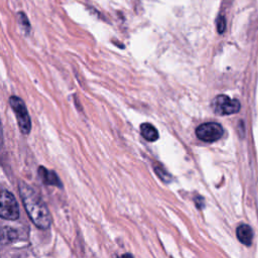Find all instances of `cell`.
<instances>
[{
    "label": "cell",
    "mask_w": 258,
    "mask_h": 258,
    "mask_svg": "<svg viewBox=\"0 0 258 258\" xmlns=\"http://www.w3.org/2000/svg\"><path fill=\"white\" fill-rule=\"evenodd\" d=\"M17 238V231L9 228V227H4L0 229V243L1 244H8L16 240Z\"/></svg>",
    "instance_id": "cell-8"
},
{
    "label": "cell",
    "mask_w": 258,
    "mask_h": 258,
    "mask_svg": "<svg viewBox=\"0 0 258 258\" xmlns=\"http://www.w3.org/2000/svg\"><path fill=\"white\" fill-rule=\"evenodd\" d=\"M212 108L218 115H231L240 111L241 105L237 99H232L227 95H218L212 102Z\"/></svg>",
    "instance_id": "cell-3"
},
{
    "label": "cell",
    "mask_w": 258,
    "mask_h": 258,
    "mask_svg": "<svg viewBox=\"0 0 258 258\" xmlns=\"http://www.w3.org/2000/svg\"><path fill=\"white\" fill-rule=\"evenodd\" d=\"M140 133H141L142 137L145 140L149 141V142H153V141H156L158 139V131L150 123H143V124H141V126H140Z\"/></svg>",
    "instance_id": "cell-7"
},
{
    "label": "cell",
    "mask_w": 258,
    "mask_h": 258,
    "mask_svg": "<svg viewBox=\"0 0 258 258\" xmlns=\"http://www.w3.org/2000/svg\"><path fill=\"white\" fill-rule=\"evenodd\" d=\"M17 18H18L19 24H20L21 27L24 29V31L28 32L29 29H30V24H29V21H28L26 15H25L23 12H19V13L17 14Z\"/></svg>",
    "instance_id": "cell-10"
},
{
    "label": "cell",
    "mask_w": 258,
    "mask_h": 258,
    "mask_svg": "<svg viewBox=\"0 0 258 258\" xmlns=\"http://www.w3.org/2000/svg\"><path fill=\"white\" fill-rule=\"evenodd\" d=\"M9 103L11 105V108L15 112L18 126L21 132L24 134L29 133L31 129V122L24 102L16 96H11L9 99Z\"/></svg>",
    "instance_id": "cell-4"
},
{
    "label": "cell",
    "mask_w": 258,
    "mask_h": 258,
    "mask_svg": "<svg viewBox=\"0 0 258 258\" xmlns=\"http://www.w3.org/2000/svg\"><path fill=\"white\" fill-rule=\"evenodd\" d=\"M154 170H155V172H156V174L163 180V181H165V182H168V181H170L171 180V176H170V174L161 166V165H159V164H157V165H155L154 166Z\"/></svg>",
    "instance_id": "cell-9"
},
{
    "label": "cell",
    "mask_w": 258,
    "mask_h": 258,
    "mask_svg": "<svg viewBox=\"0 0 258 258\" xmlns=\"http://www.w3.org/2000/svg\"><path fill=\"white\" fill-rule=\"evenodd\" d=\"M19 217V208L14 196L5 189H0V218L16 220Z\"/></svg>",
    "instance_id": "cell-2"
},
{
    "label": "cell",
    "mask_w": 258,
    "mask_h": 258,
    "mask_svg": "<svg viewBox=\"0 0 258 258\" xmlns=\"http://www.w3.org/2000/svg\"><path fill=\"white\" fill-rule=\"evenodd\" d=\"M217 28L219 33H223L226 28V19L223 15H220L217 19Z\"/></svg>",
    "instance_id": "cell-11"
},
{
    "label": "cell",
    "mask_w": 258,
    "mask_h": 258,
    "mask_svg": "<svg viewBox=\"0 0 258 258\" xmlns=\"http://www.w3.org/2000/svg\"><path fill=\"white\" fill-rule=\"evenodd\" d=\"M2 142V127H1V122H0V144Z\"/></svg>",
    "instance_id": "cell-12"
},
{
    "label": "cell",
    "mask_w": 258,
    "mask_h": 258,
    "mask_svg": "<svg viewBox=\"0 0 258 258\" xmlns=\"http://www.w3.org/2000/svg\"><path fill=\"white\" fill-rule=\"evenodd\" d=\"M223 134V127L216 122L203 123L196 129L197 137L204 142H215L219 140Z\"/></svg>",
    "instance_id": "cell-5"
},
{
    "label": "cell",
    "mask_w": 258,
    "mask_h": 258,
    "mask_svg": "<svg viewBox=\"0 0 258 258\" xmlns=\"http://www.w3.org/2000/svg\"><path fill=\"white\" fill-rule=\"evenodd\" d=\"M19 192L26 213L33 224L40 229H47L50 226L51 218L41 198L24 181H19Z\"/></svg>",
    "instance_id": "cell-1"
},
{
    "label": "cell",
    "mask_w": 258,
    "mask_h": 258,
    "mask_svg": "<svg viewBox=\"0 0 258 258\" xmlns=\"http://www.w3.org/2000/svg\"><path fill=\"white\" fill-rule=\"evenodd\" d=\"M236 235L238 240L246 246L251 245L252 240H253V231L251 229L250 226L246 225V224H241L240 226H238L237 230H236Z\"/></svg>",
    "instance_id": "cell-6"
}]
</instances>
